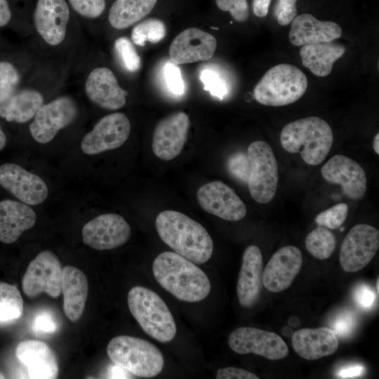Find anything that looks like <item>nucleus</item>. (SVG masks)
Instances as JSON below:
<instances>
[{"label": "nucleus", "mask_w": 379, "mask_h": 379, "mask_svg": "<svg viewBox=\"0 0 379 379\" xmlns=\"http://www.w3.org/2000/svg\"><path fill=\"white\" fill-rule=\"evenodd\" d=\"M155 226L161 239L178 254L195 264H203L211 258L213 243L210 234L187 215L164 211L157 216Z\"/></svg>", "instance_id": "1"}, {"label": "nucleus", "mask_w": 379, "mask_h": 379, "mask_svg": "<svg viewBox=\"0 0 379 379\" xmlns=\"http://www.w3.org/2000/svg\"><path fill=\"white\" fill-rule=\"evenodd\" d=\"M152 272L158 283L177 299L196 302L205 299L211 283L195 263L175 252L161 253L154 259Z\"/></svg>", "instance_id": "2"}, {"label": "nucleus", "mask_w": 379, "mask_h": 379, "mask_svg": "<svg viewBox=\"0 0 379 379\" xmlns=\"http://www.w3.org/2000/svg\"><path fill=\"white\" fill-rule=\"evenodd\" d=\"M333 142L329 124L318 117H307L287 124L280 134L282 147L290 153H300L311 166L322 163Z\"/></svg>", "instance_id": "3"}, {"label": "nucleus", "mask_w": 379, "mask_h": 379, "mask_svg": "<svg viewBox=\"0 0 379 379\" xmlns=\"http://www.w3.org/2000/svg\"><path fill=\"white\" fill-rule=\"evenodd\" d=\"M129 310L142 330L161 343H168L175 336L176 324L161 297L143 286H134L128 293Z\"/></svg>", "instance_id": "4"}, {"label": "nucleus", "mask_w": 379, "mask_h": 379, "mask_svg": "<svg viewBox=\"0 0 379 379\" xmlns=\"http://www.w3.org/2000/svg\"><path fill=\"white\" fill-rule=\"evenodd\" d=\"M107 352L113 363L140 378L154 377L164 367L161 351L152 343L140 338L116 336L109 342Z\"/></svg>", "instance_id": "5"}, {"label": "nucleus", "mask_w": 379, "mask_h": 379, "mask_svg": "<svg viewBox=\"0 0 379 379\" xmlns=\"http://www.w3.org/2000/svg\"><path fill=\"white\" fill-rule=\"evenodd\" d=\"M308 86L303 72L291 64H279L268 69L255 85L254 98L261 105L285 106L298 100Z\"/></svg>", "instance_id": "6"}, {"label": "nucleus", "mask_w": 379, "mask_h": 379, "mask_svg": "<svg viewBox=\"0 0 379 379\" xmlns=\"http://www.w3.org/2000/svg\"><path fill=\"white\" fill-rule=\"evenodd\" d=\"M250 171L247 180L251 197L259 204H267L275 196L278 180V164L270 145L265 141L251 142L246 153Z\"/></svg>", "instance_id": "7"}, {"label": "nucleus", "mask_w": 379, "mask_h": 379, "mask_svg": "<svg viewBox=\"0 0 379 379\" xmlns=\"http://www.w3.org/2000/svg\"><path fill=\"white\" fill-rule=\"evenodd\" d=\"M78 114V105L73 98L58 97L38 109L29 126L31 135L39 143H48L60 130L72 124Z\"/></svg>", "instance_id": "8"}, {"label": "nucleus", "mask_w": 379, "mask_h": 379, "mask_svg": "<svg viewBox=\"0 0 379 379\" xmlns=\"http://www.w3.org/2000/svg\"><path fill=\"white\" fill-rule=\"evenodd\" d=\"M62 268L58 257L51 251L39 253L29 264L22 278V290L29 298L42 293L56 298L60 295Z\"/></svg>", "instance_id": "9"}, {"label": "nucleus", "mask_w": 379, "mask_h": 379, "mask_svg": "<svg viewBox=\"0 0 379 379\" xmlns=\"http://www.w3.org/2000/svg\"><path fill=\"white\" fill-rule=\"evenodd\" d=\"M379 248V231L368 224H357L343 239L340 252L343 270L355 272L364 268Z\"/></svg>", "instance_id": "10"}, {"label": "nucleus", "mask_w": 379, "mask_h": 379, "mask_svg": "<svg viewBox=\"0 0 379 379\" xmlns=\"http://www.w3.org/2000/svg\"><path fill=\"white\" fill-rule=\"evenodd\" d=\"M228 345L237 354L252 353L270 360L283 359L288 354V346L279 335L253 327L235 329L229 335Z\"/></svg>", "instance_id": "11"}, {"label": "nucleus", "mask_w": 379, "mask_h": 379, "mask_svg": "<svg viewBox=\"0 0 379 379\" xmlns=\"http://www.w3.org/2000/svg\"><path fill=\"white\" fill-rule=\"evenodd\" d=\"M131 123L121 112H114L100 119L81 142V149L88 155H95L121 147L128 138Z\"/></svg>", "instance_id": "12"}, {"label": "nucleus", "mask_w": 379, "mask_h": 379, "mask_svg": "<svg viewBox=\"0 0 379 379\" xmlns=\"http://www.w3.org/2000/svg\"><path fill=\"white\" fill-rule=\"evenodd\" d=\"M84 243L98 251L124 245L131 236V227L116 213L101 214L86 222L81 230Z\"/></svg>", "instance_id": "13"}, {"label": "nucleus", "mask_w": 379, "mask_h": 379, "mask_svg": "<svg viewBox=\"0 0 379 379\" xmlns=\"http://www.w3.org/2000/svg\"><path fill=\"white\" fill-rule=\"evenodd\" d=\"M72 10L67 0H36L33 22L36 32L46 44L55 46L63 41Z\"/></svg>", "instance_id": "14"}, {"label": "nucleus", "mask_w": 379, "mask_h": 379, "mask_svg": "<svg viewBox=\"0 0 379 379\" xmlns=\"http://www.w3.org/2000/svg\"><path fill=\"white\" fill-rule=\"evenodd\" d=\"M197 198L203 210L227 221H238L246 215V207L234 190L222 181L204 184Z\"/></svg>", "instance_id": "15"}, {"label": "nucleus", "mask_w": 379, "mask_h": 379, "mask_svg": "<svg viewBox=\"0 0 379 379\" xmlns=\"http://www.w3.org/2000/svg\"><path fill=\"white\" fill-rule=\"evenodd\" d=\"M190 121L183 112L171 114L156 125L152 137L154 154L164 161H170L182 152L187 140Z\"/></svg>", "instance_id": "16"}, {"label": "nucleus", "mask_w": 379, "mask_h": 379, "mask_svg": "<svg viewBox=\"0 0 379 379\" xmlns=\"http://www.w3.org/2000/svg\"><path fill=\"white\" fill-rule=\"evenodd\" d=\"M0 185L29 206L40 204L48 197V187L43 179L15 164L0 166Z\"/></svg>", "instance_id": "17"}, {"label": "nucleus", "mask_w": 379, "mask_h": 379, "mask_svg": "<svg viewBox=\"0 0 379 379\" xmlns=\"http://www.w3.org/2000/svg\"><path fill=\"white\" fill-rule=\"evenodd\" d=\"M321 173L327 182L340 185L350 199L359 200L365 195L366 173L354 159L345 155H335L323 166Z\"/></svg>", "instance_id": "18"}, {"label": "nucleus", "mask_w": 379, "mask_h": 379, "mask_svg": "<svg viewBox=\"0 0 379 379\" xmlns=\"http://www.w3.org/2000/svg\"><path fill=\"white\" fill-rule=\"evenodd\" d=\"M217 46L215 38L196 27L187 28L171 42L168 53L175 65L192 63L211 58Z\"/></svg>", "instance_id": "19"}, {"label": "nucleus", "mask_w": 379, "mask_h": 379, "mask_svg": "<svg viewBox=\"0 0 379 379\" xmlns=\"http://www.w3.org/2000/svg\"><path fill=\"white\" fill-rule=\"evenodd\" d=\"M302 264L300 250L286 246L276 251L262 271V284L273 293L287 289L298 274Z\"/></svg>", "instance_id": "20"}, {"label": "nucleus", "mask_w": 379, "mask_h": 379, "mask_svg": "<svg viewBox=\"0 0 379 379\" xmlns=\"http://www.w3.org/2000/svg\"><path fill=\"white\" fill-rule=\"evenodd\" d=\"M84 88L88 98L102 108L115 110L126 104L128 92L119 85L114 74L109 68L93 69L86 80Z\"/></svg>", "instance_id": "21"}, {"label": "nucleus", "mask_w": 379, "mask_h": 379, "mask_svg": "<svg viewBox=\"0 0 379 379\" xmlns=\"http://www.w3.org/2000/svg\"><path fill=\"white\" fill-rule=\"evenodd\" d=\"M18 359L27 368L28 378L55 379L59 373L57 357L46 343L37 340L20 342L15 350Z\"/></svg>", "instance_id": "22"}, {"label": "nucleus", "mask_w": 379, "mask_h": 379, "mask_svg": "<svg viewBox=\"0 0 379 379\" xmlns=\"http://www.w3.org/2000/svg\"><path fill=\"white\" fill-rule=\"evenodd\" d=\"M341 35L342 29L338 24L318 20L310 13H302L292 20L288 38L293 46H302L332 41Z\"/></svg>", "instance_id": "23"}, {"label": "nucleus", "mask_w": 379, "mask_h": 379, "mask_svg": "<svg viewBox=\"0 0 379 379\" xmlns=\"http://www.w3.org/2000/svg\"><path fill=\"white\" fill-rule=\"evenodd\" d=\"M292 346L302 358L314 361L330 356L338 348V338L328 327L302 328L293 333Z\"/></svg>", "instance_id": "24"}, {"label": "nucleus", "mask_w": 379, "mask_h": 379, "mask_svg": "<svg viewBox=\"0 0 379 379\" xmlns=\"http://www.w3.org/2000/svg\"><path fill=\"white\" fill-rule=\"evenodd\" d=\"M262 255L255 245L248 246L242 257L237 293L241 306L249 307L258 300L262 284Z\"/></svg>", "instance_id": "25"}, {"label": "nucleus", "mask_w": 379, "mask_h": 379, "mask_svg": "<svg viewBox=\"0 0 379 379\" xmlns=\"http://www.w3.org/2000/svg\"><path fill=\"white\" fill-rule=\"evenodd\" d=\"M36 220V213L29 205L11 199L1 201L0 241L15 242L23 232L35 225Z\"/></svg>", "instance_id": "26"}, {"label": "nucleus", "mask_w": 379, "mask_h": 379, "mask_svg": "<svg viewBox=\"0 0 379 379\" xmlns=\"http://www.w3.org/2000/svg\"><path fill=\"white\" fill-rule=\"evenodd\" d=\"M61 291L65 315L71 321H77L83 314L88 297V284L85 274L75 267L65 266L62 269Z\"/></svg>", "instance_id": "27"}, {"label": "nucleus", "mask_w": 379, "mask_h": 379, "mask_svg": "<svg viewBox=\"0 0 379 379\" xmlns=\"http://www.w3.org/2000/svg\"><path fill=\"white\" fill-rule=\"evenodd\" d=\"M345 47L333 41L302 46L300 56L304 67L317 77L328 76L334 62L345 53Z\"/></svg>", "instance_id": "28"}, {"label": "nucleus", "mask_w": 379, "mask_h": 379, "mask_svg": "<svg viewBox=\"0 0 379 379\" xmlns=\"http://www.w3.org/2000/svg\"><path fill=\"white\" fill-rule=\"evenodd\" d=\"M44 104V96L37 90L24 88L16 91L0 105V117L8 121L24 124L34 118Z\"/></svg>", "instance_id": "29"}, {"label": "nucleus", "mask_w": 379, "mask_h": 379, "mask_svg": "<svg viewBox=\"0 0 379 379\" xmlns=\"http://www.w3.org/2000/svg\"><path fill=\"white\" fill-rule=\"evenodd\" d=\"M157 0H115L108 13L110 25L117 29L127 28L148 15Z\"/></svg>", "instance_id": "30"}, {"label": "nucleus", "mask_w": 379, "mask_h": 379, "mask_svg": "<svg viewBox=\"0 0 379 379\" xmlns=\"http://www.w3.org/2000/svg\"><path fill=\"white\" fill-rule=\"evenodd\" d=\"M23 308V300L18 288L14 285L0 282V324L19 319Z\"/></svg>", "instance_id": "31"}, {"label": "nucleus", "mask_w": 379, "mask_h": 379, "mask_svg": "<svg viewBox=\"0 0 379 379\" xmlns=\"http://www.w3.org/2000/svg\"><path fill=\"white\" fill-rule=\"evenodd\" d=\"M305 244L307 250L314 258L326 260L333 253L336 239L330 230L319 226L307 235Z\"/></svg>", "instance_id": "32"}, {"label": "nucleus", "mask_w": 379, "mask_h": 379, "mask_svg": "<svg viewBox=\"0 0 379 379\" xmlns=\"http://www.w3.org/2000/svg\"><path fill=\"white\" fill-rule=\"evenodd\" d=\"M166 34V27L163 21L150 18L139 22L133 28L131 39L135 45L143 47L146 42H159Z\"/></svg>", "instance_id": "33"}, {"label": "nucleus", "mask_w": 379, "mask_h": 379, "mask_svg": "<svg viewBox=\"0 0 379 379\" xmlns=\"http://www.w3.org/2000/svg\"><path fill=\"white\" fill-rule=\"evenodd\" d=\"M20 81L17 68L8 61H0V105L17 91Z\"/></svg>", "instance_id": "34"}, {"label": "nucleus", "mask_w": 379, "mask_h": 379, "mask_svg": "<svg viewBox=\"0 0 379 379\" xmlns=\"http://www.w3.org/2000/svg\"><path fill=\"white\" fill-rule=\"evenodd\" d=\"M114 50L123 67L128 72H137L141 60L135 47L126 37H119L114 43Z\"/></svg>", "instance_id": "35"}, {"label": "nucleus", "mask_w": 379, "mask_h": 379, "mask_svg": "<svg viewBox=\"0 0 379 379\" xmlns=\"http://www.w3.org/2000/svg\"><path fill=\"white\" fill-rule=\"evenodd\" d=\"M348 209L347 204H337L319 213L315 218V222L319 226L335 230L340 227L345 221L348 214Z\"/></svg>", "instance_id": "36"}, {"label": "nucleus", "mask_w": 379, "mask_h": 379, "mask_svg": "<svg viewBox=\"0 0 379 379\" xmlns=\"http://www.w3.org/2000/svg\"><path fill=\"white\" fill-rule=\"evenodd\" d=\"M71 8L79 16L89 20L100 17L107 7L106 0H67Z\"/></svg>", "instance_id": "37"}, {"label": "nucleus", "mask_w": 379, "mask_h": 379, "mask_svg": "<svg viewBox=\"0 0 379 379\" xmlns=\"http://www.w3.org/2000/svg\"><path fill=\"white\" fill-rule=\"evenodd\" d=\"M200 79L204 84V89L209 91L213 96L222 99L227 93L225 82L214 69H203L200 73Z\"/></svg>", "instance_id": "38"}, {"label": "nucleus", "mask_w": 379, "mask_h": 379, "mask_svg": "<svg viewBox=\"0 0 379 379\" xmlns=\"http://www.w3.org/2000/svg\"><path fill=\"white\" fill-rule=\"evenodd\" d=\"M219 9L229 12L233 19L244 22L249 18V8L247 0H215Z\"/></svg>", "instance_id": "39"}, {"label": "nucleus", "mask_w": 379, "mask_h": 379, "mask_svg": "<svg viewBox=\"0 0 379 379\" xmlns=\"http://www.w3.org/2000/svg\"><path fill=\"white\" fill-rule=\"evenodd\" d=\"M230 173L237 179L247 182L250 164L247 154L237 152L230 157L227 163Z\"/></svg>", "instance_id": "40"}, {"label": "nucleus", "mask_w": 379, "mask_h": 379, "mask_svg": "<svg viewBox=\"0 0 379 379\" xmlns=\"http://www.w3.org/2000/svg\"><path fill=\"white\" fill-rule=\"evenodd\" d=\"M164 75L169 90L176 95H182L185 92V84L179 67L174 63L165 65Z\"/></svg>", "instance_id": "41"}, {"label": "nucleus", "mask_w": 379, "mask_h": 379, "mask_svg": "<svg viewBox=\"0 0 379 379\" xmlns=\"http://www.w3.org/2000/svg\"><path fill=\"white\" fill-rule=\"evenodd\" d=\"M298 0H278L274 9V15L280 25H287L297 15Z\"/></svg>", "instance_id": "42"}, {"label": "nucleus", "mask_w": 379, "mask_h": 379, "mask_svg": "<svg viewBox=\"0 0 379 379\" xmlns=\"http://www.w3.org/2000/svg\"><path fill=\"white\" fill-rule=\"evenodd\" d=\"M355 322L356 319L354 314L350 311H346L336 317L332 329L338 337H347L352 332Z\"/></svg>", "instance_id": "43"}, {"label": "nucleus", "mask_w": 379, "mask_h": 379, "mask_svg": "<svg viewBox=\"0 0 379 379\" xmlns=\"http://www.w3.org/2000/svg\"><path fill=\"white\" fill-rule=\"evenodd\" d=\"M58 325L53 316L46 312L38 314L33 323V329L36 333H52L56 331Z\"/></svg>", "instance_id": "44"}, {"label": "nucleus", "mask_w": 379, "mask_h": 379, "mask_svg": "<svg viewBox=\"0 0 379 379\" xmlns=\"http://www.w3.org/2000/svg\"><path fill=\"white\" fill-rule=\"evenodd\" d=\"M375 293L366 284L358 286L354 292V299L357 304L364 310L370 309L375 301Z\"/></svg>", "instance_id": "45"}, {"label": "nucleus", "mask_w": 379, "mask_h": 379, "mask_svg": "<svg viewBox=\"0 0 379 379\" xmlns=\"http://www.w3.org/2000/svg\"><path fill=\"white\" fill-rule=\"evenodd\" d=\"M217 379H258L259 377L244 369L235 368V367H227L220 368L217 371Z\"/></svg>", "instance_id": "46"}, {"label": "nucleus", "mask_w": 379, "mask_h": 379, "mask_svg": "<svg viewBox=\"0 0 379 379\" xmlns=\"http://www.w3.org/2000/svg\"><path fill=\"white\" fill-rule=\"evenodd\" d=\"M365 367L361 364H350L342 367L337 373L338 378H353L363 375Z\"/></svg>", "instance_id": "47"}, {"label": "nucleus", "mask_w": 379, "mask_h": 379, "mask_svg": "<svg viewBox=\"0 0 379 379\" xmlns=\"http://www.w3.org/2000/svg\"><path fill=\"white\" fill-rule=\"evenodd\" d=\"M12 18V11L8 0H0V27L9 23Z\"/></svg>", "instance_id": "48"}, {"label": "nucleus", "mask_w": 379, "mask_h": 379, "mask_svg": "<svg viewBox=\"0 0 379 379\" xmlns=\"http://www.w3.org/2000/svg\"><path fill=\"white\" fill-rule=\"evenodd\" d=\"M272 0H253L252 8L254 14L260 18L265 17L269 11Z\"/></svg>", "instance_id": "49"}, {"label": "nucleus", "mask_w": 379, "mask_h": 379, "mask_svg": "<svg viewBox=\"0 0 379 379\" xmlns=\"http://www.w3.org/2000/svg\"><path fill=\"white\" fill-rule=\"evenodd\" d=\"M126 369L118 366V365H116L115 366L112 367V369L111 370V373H110V378H127L126 375H127V373L126 372Z\"/></svg>", "instance_id": "50"}, {"label": "nucleus", "mask_w": 379, "mask_h": 379, "mask_svg": "<svg viewBox=\"0 0 379 379\" xmlns=\"http://www.w3.org/2000/svg\"><path fill=\"white\" fill-rule=\"evenodd\" d=\"M6 144V136L0 126V151L2 150Z\"/></svg>", "instance_id": "51"}, {"label": "nucleus", "mask_w": 379, "mask_h": 379, "mask_svg": "<svg viewBox=\"0 0 379 379\" xmlns=\"http://www.w3.org/2000/svg\"><path fill=\"white\" fill-rule=\"evenodd\" d=\"M373 147L375 152L377 154H379V133H378L375 135L373 138Z\"/></svg>", "instance_id": "52"}, {"label": "nucleus", "mask_w": 379, "mask_h": 379, "mask_svg": "<svg viewBox=\"0 0 379 379\" xmlns=\"http://www.w3.org/2000/svg\"><path fill=\"white\" fill-rule=\"evenodd\" d=\"M288 324L292 327H296L300 324V320L297 317L292 316L289 318Z\"/></svg>", "instance_id": "53"}, {"label": "nucleus", "mask_w": 379, "mask_h": 379, "mask_svg": "<svg viewBox=\"0 0 379 379\" xmlns=\"http://www.w3.org/2000/svg\"><path fill=\"white\" fill-rule=\"evenodd\" d=\"M281 332L283 335L288 338L291 337L293 333L292 328L288 326L283 327Z\"/></svg>", "instance_id": "54"}, {"label": "nucleus", "mask_w": 379, "mask_h": 379, "mask_svg": "<svg viewBox=\"0 0 379 379\" xmlns=\"http://www.w3.org/2000/svg\"><path fill=\"white\" fill-rule=\"evenodd\" d=\"M378 284H379V279L378 278L377 280H376V290H377V294H378V291H379Z\"/></svg>", "instance_id": "55"}, {"label": "nucleus", "mask_w": 379, "mask_h": 379, "mask_svg": "<svg viewBox=\"0 0 379 379\" xmlns=\"http://www.w3.org/2000/svg\"><path fill=\"white\" fill-rule=\"evenodd\" d=\"M0 378H4V375H2V374L0 373Z\"/></svg>", "instance_id": "56"}]
</instances>
